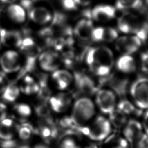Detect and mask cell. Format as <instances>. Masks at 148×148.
Here are the masks:
<instances>
[{
  "label": "cell",
  "mask_w": 148,
  "mask_h": 148,
  "mask_svg": "<svg viewBox=\"0 0 148 148\" xmlns=\"http://www.w3.org/2000/svg\"><path fill=\"white\" fill-rule=\"evenodd\" d=\"M42 78L39 84V90L38 92V97L43 103H46L50 99L51 92L48 87L46 77H43Z\"/></svg>",
  "instance_id": "obj_20"
},
{
  "label": "cell",
  "mask_w": 148,
  "mask_h": 148,
  "mask_svg": "<svg viewBox=\"0 0 148 148\" xmlns=\"http://www.w3.org/2000/svg\"><path fill=\"white\" fill-rule=\"evenodd\" d=\"M28 9V17L33 22L40 25H45L51 21L53 16L45 7L31 6Z\"/></svg>",
  "instance_id": "obj_11"
},
{
  "label": "cell",
  "mask_w": 148,
  "mask_h": 148,
  "mask_svg": "<svg viewBox=\"0 0 148 148\" xmlns=\"http://www.w3.org/2000/svg\"><path fill=\"white\" fill-rule=\"evenodd\" d=\"M7 15L12 21L18 24L24 23L26 19V11L21 5L10 4L7 9Z\"/></svg>",
  "instance_id": "obj_16"
},
{
  "label": "cell",
  "mask_w": 148,
  "mask_h": 148,
  "mask_svg": "<svg viewBox=\"0 0 148 148\" xmlns=\"http://www.w3.org/2000/svg\"><path fill=\"white\" fill-rule=\"evenodd\" d=\"M130 93L136 106L140 109L148 108V78L136 79L131 86Z\"/></svg>",
  "instance_id": "obj_4"
},
{
  "label": "cell",
  "mask_w": 148,
  "mask_h": 148,
  "mask_svg": "<svg viewBox=\"0 0 148 148\" xmlns=\"http://www.w3.org/2000/svg\"><path fill=\"white\" fill-rule=\"evenodd\" d=\"M143 126L145 132H146V134L148 135V111L145 114Z\"/></svg>",
  "instance_id": "obj_36"
},
{
  "label": "cell",
  "mask_w": 148,
  "mask_h": 148,
  "mask_svg": "<svg viewBox=\"0 0 148 148\" xmlns=\"http://www.w3.org/2000/svg\"><path fill=\"white\" fill-rule=\"evenodd\" d=\"M38 62L42 69L47 71H54L58 69L59 57L55 52L46 51L39 54Z\"/></svg>",
  "instance_id": "obj_10"
},
{
  "label": "cell",
  "mask_w": 148,
  "mask_h": 148,
  "mask_svg": "<svg viewBox=\"0 0 148 148\" xmlns=\"http://www.w3.org/2000/svg\"><path fill=\"white\" fill-rule=\"evenodd\" d=\"M142 41L136 36H124L118 38L116 42V48L123 55L133 54L140 49Z\"/></svg>",
  "instance_id": "obj_7"
},
{
  "label": "cell",
  "mask_w": 148,
  "mask_h": 148,
  "mask_svg": "<svg viewBox=\"0 0 148 148\" xmlns=\"http://www.w3.org/2000/svg\"><path fill=\"white\" fill-rule=\"evenodd\" d=\"M48 146H47L43 144H38L36 145L34 147V148H48Z\"/></svg>",
  "instance_id": "obj_40"
},
{
  "label": "cell",
  "mask_w": 148,
  "mask_h": 148,
  "mask_svg": "<svg viewBox=\"0 0 148 148\" xmlns=\"http://www.w3.org/2000/svg\"><path fill=\"white\" fill-rule=\"evenodd\" d=\"M75 80L77 90L82 95H92L97 92V87L91 78L82 72L74 73Z\"/></svg>",
  "instance_id": "obj_8"
},
{
  "label": "cell",
  "mask_w": 148,
  "mask_h": 148,
  "mask_svg": "<svg viewBox=\"0 0 148 148\" xmlns=\"http://www.w3.org/2000/svg\"><path fill=\"white\" fill-rule=\"evenodd\" d=\"M142 126L138 121L130 120L127 122L123 130L124 138L129 143L134 144L144 134Z\"/></svg>",
  "instance_id": "obj_9"
},
{
  "label": "cell",
  "mask_w": 148,
  "mask_h": 148,
  "mask_svg": "<svg viewBox=\"0 0 148 148\" xmlns=\"http://www.w3.org/2000/svg\"><path fill=\"white\" fill-rule=\"evenodd\" d=\"M140 60L142 69L145 72L148 73V51L142 53Z\"/></svg>",
  "instance_id": "obj_34"
},
{
  "label": "cell",
  "mask_w": 148,
  "mask_h": 148,
  "mask_svg": "<svg viewBox=\"0 0 148 148\" xmlns=\"http://www.w3.org/2000/svg\"><path fill=\"white\" fill-rule=\"evenodd\" d=\"M91 15L94 20L100 22L106 21L111 19L107 14L104 6H96L92 10Z\"/></svg>",
  "instance_id": "obj_24"
},
{
  "label": "cell",
  "mask_w": 148,
  "mask_h": 148,
  "mask_svg": "<svg viewBox=\"0 0 148 148\" xmlns=\"http://www.w3.org/2000/svg\"><path fill=\"white\" fill-rule=\"evenodd\" d=\"M62 3L64 8L68 10H73L77 9L76 5L74 0H62Z\"/></svg>",
  "instance_id": "obj_33"
},
{
  "label": "cell",
  "mask_w": 148,
  "mask_h": 148,
  "mask_svg": "<svg viewBox=\"0 0 148 148\" xmlns=\"http://www.w3.org/2000/svg\"><path fill=\"white\" fill-rule=\"evenodd\" d=\"M49 101L52 110L57 113H61L66 110L70 103V99L67 95L62 94L50 97Z\"/></svg>",
  "instance_id": "obj_17"
},
{
  "label": "cell",
  "mask_w": 148,
  "mask_h": 148,
  "mask_svg": "<svg viewBox=\"0 0 148 148\" xmlns=\"http://www.w3.org/2000/svg\"><path fill=\"white\" fill-rule=\"evenodd\" d=\"M35 111L36 114L40 118H47L50 115V110L46 103L43 102L42 104L37 106L35 108Z\"/></svg>",
  "instance_id": "obj_29"
},
{
  "label": "cell",
  "mask_w": 148,
  "mask_h": 148,
  "mask_svg": "<svg viewBox=\"0 0 148 148\" xmlns=\"http://www.w3.org/2000/svg\"><path fill=\"white\" fill-rule=\"evenodd\" d=\"M39 90V84L36 82H31L30 84H25L22 88V90L25 94L33 95L38 94Z\"/></svg>",
  "instance_id": "obj_31"
},
{
  "label": "cell",
  "mask_w": 148,
  "mask_h": 148,
  "mask_svg": "<svg viewBox=\"0 0 148 148\" xmlns=\"http://www.w3.org/2000/svg\"><path fill=\"white\" fill-rule=\"evenodd\" d=\"M95 101L98 108L104 114L110 115L116 109V96L111 90H101L97 92Z\"/></svg>",
  "instance_id": "obj_5"
},
{
  "label": "cell",
  "mask_w": 148,
  "mask_h": 148,
  "mask_svg": "<svg viewBox=\"0 0 148 148\" xmlns=\"http://www.w3.org/2000/svg\"><path fill=\"white\" fill-rule=\"evenodd\" d=\"M13 138V128L0 124V139L3 140H10Z\"/></svg>",
  "instance_id": "obj_28"
},
{
  "label": "cell",
  "mask_w": 148,
  "mask_h": 148,
  "mask_svg": "<svg viewBox=\"0 0 148 148\" xmlns=\"http://www.w3.org/2000/svg\"><path fill=\"white\" fill-rule=\"evenodd\" d=\"M111 124L110 121L102 116L95 118L88 126H78L76 129L80 133L91 140L101 141L108 138L111 132Z\"/></svg>",
  "instance_id": "obj_2"
},
{
  "label": "cell",
  "mask_w": 148,
  "mask_h": 148,
  "mask_svg": "<svg viewBox=\"0 0 148 148\" xmlns=\"http://www.w3.org/2000/svg\"><path fill=\"white\" fill-rule=\"evenodd\" d=\"M118 70L125 73H131L136 69V64L132 57L129 55L121 56L116 63Z\"/></svg>",
  "instance_id": "obj_18"
},
{
  "label": "cell",
  "mask_w": 148,
  "mask_h": 148,
  "mask_svg": "<svg viewBox=\"0 0 148 148\" xmlns=\"http://www.w3.org/2000/svg\"><path fill=\"white\" fill-rule=\"evenodd\" d=\"M95 114V106L90 99L86 97L78 99L73 107L71 118L78 126H84Z\"/></svg>",
  "instance_id": "obj_3"
},
{
  "label": "cell",
  "mask_w": 148,
  "mask_h": 148,
  "mask_svg": "<svg viewBox=\"0 0 148 148\" xmlns=\"http://www.w3.org/2000/svg\"><path fill=\"white\" fill-rule=\"evenodd\" d=\"M110 116L112 122L117 127L122 126L126 123V115L120 112L118 109L117 110L115 109L114 112L110 115Z\"/></svg>",
  "instance_id": "obj_26"
},
{
  "label": "cell",
  "mask_w": 148,
  "mask_h": 148,
  "mask_svg": "<svg viewBox=\"0 0 148 148\" xmlns=\"http://www.w3.org/2000/svg\"><path fill=\"white\" fill-rule=\"evenodd\" d=\"M77 146H78V145L74 138L69 136H66L63 138L59 144L60 148H73Z\"/></svg>",
  "instance_id": "obj_32"
},
{
  "label": "cell",
  "mask_w": 148,
  "mask_h": 148,
  "mask_svg": "<svg viewBox=\"0 0 148 148\" xmlns=\"http://www.w3.org/2000/svg\"><path fill=\"white\" fill-rule=\"evenodd\" d=\"M7 107L6 105L0 102V122L7 117Z\"/></svg>",
  "instance_id": "obj_35"
},
{
  "label": "cell",
  "mask_w": 148,
  "mask_h": 148,
  "mask_svg": "<svg viewBox=\"0 0 148 148\" xmlns=\"http://www.w3.org/2000/svg\"><path fill=\"white\" fill-rule=\"evenodd\" d=\"M0 66L6 73H11L20 68V57L18 52L8 50L0 56Z\"/></svg>",
  "instance_id": "obj_6"
},
{
  "label": "cell",
  "mask_w": 148,
  "mask_h": 148,
  "mask_svg": "<svg viewBox=\"0 0 148 148\" xmlns=\"http://www.w3.org/2000/svg\"><path fill=\"white\" fill-rule=\"evenodd\" d=\"M77 5L87 6L90 3V0H74Z\"/></svg>",
  "instance_id": "obj_37"
},
{
  "label": "cell",
  "mask_w": 148,
  "mask_h": 148,
  "mask_svg": "<svg viewBox=\"0 0 148 148\" xmlns=\"http://www.w3.org/2000/svg\"><path fill=\"white\" fill-rule=\"evenodd\" d=\"M34 130L28 124L21 125L18 128V136L19 138L22 140H28L31 138Z\"/></svg>",
  "instance_id": "obj_25"
},
{
  "label": "cell",
  "mask_w": 148,
  "mask_h": 148,
  "mask_svg": "<svg viewBox=\"0 0 148 148\" xmlns=\"http://www.w3.org/2000/svg\"><path fill=\"white\" fill-rule=\"evenodd\" d=\"M117 38V32L111 27L94 28L91 36V40L96 42H112Z\"/></svg>",
  "instance_id": "obj_13"
},
{
  "label": "cell",
  "mask_w": 148,
  "mask_h": 148,
  "mask_svg": "<svg viewBox=\"0 0 148 148\" xmlns=\"http://www.w3.org/2000/svg\"><path fill=\"white\" fill-rule=\"evenodd\" d=\"M110 146L109 148H129V144L125 138H117L111 140Z\"/></svg>",
  "instance_id": "obj_30"
},
{
  "label": "cell",
  "mask_w": 148,
  "mask_h": 148,
  "mask_svg": "<svg viewBox=\"0 0 148 148\" xmlns=\"http://www.w3.org/2000/svg\"><path fill=\"white\" fill-rule=\"evenodd\" d=\"M52 77L60 90L68 88L74 80L73 75L68 70L57 69L52 73Z\"/></svg>",
  "instance_id": "obj_14"
},
{
  "label": "cell",
  "mask_w": 148,
  "mask_h": 148,
  "mask_svg": "<svg viewBox=\"0 0 148 148\" xmlns=\"http://www.w3.org/2000/svg\"><path fill=\"white\" fill-rule=\"evenodd\" d=\"M86 62L94 74L98 76H105L110 74L114 65V55L108 47H95L88 50Z\"/></svg>",
  "instance_id": "obj_1"
},
{
  "label": "cell",
  "mask_w": 148,
  "mask_h": 148,
  "mask_svg": "<svg viewBox=\"0 0 148 148\" xmlns=\"http://www.w3.org/2000/svg\"><path fill=\"white\" fill-rule=\"evenodd\" d=\"M117 108L119 111L125 115L138 114V110L136 107L127 100H121L118 103Z\"/></svg>",
  "instance_id": "obj_21"
},
{
  "label": "cell",
  "mask_w": 148,
  "mask_h": 148,
  "mask_svg": "<svg viewBox=\"0 0 148 148\" xmlns=\"http://www.w3.org/2000/svg\"><path fill=\"white\" fill-rule=\"evenodd\" d=\"M20 88L14 84L7 86L3 90L2 98L6 102L12 103L18 98L20 95Z\"/></svg>",
  "instance_id": "obj_19"
},
{
  "label": "cell",
  "mask_w": 148,
  "mask_h": 148,
  "mask_svg": "<svg viewBox=\"0 0 148 148\" xmlns=\"http://www.w3.org/2000/svg\"></svg>",
  "instance_id": "obj_42"
},
{
  "label": "cell",
  "mask_w": 148,
  "mask_h": 148,
  "mask_svg": "<svg viewBox=\"0 0 148 148\" xmlns=\"http://www.w3.org/2000/svg\"><path fill=\"white\" fill-rule=\"evenodd\" d=\"M147 3H148V0H147Z\"/></svg>",
  "instance_id": "obj_41"
},
{
  "label": "cell",
  "mask_w": 148,
  "mask_h": 148,
  "mask_svg": "<svg viewBox=\"0 0 148 148\" xmlns=\"http://www.w3.org/2000/svg\"><path fill=\"white\" fill-rule=\"evenodd\" d=\"M4 78L2 75H0V90H2L3 86H4Z\"/></svg>",
  "instance_id": "obj_39"
},
{
  "label": "cell",
  "mask_w": 148,
  "mask_h": 148,
  "mask_svg": "<svg viewBox=\"0 0 148 148\" xmlns=\"http://www.w3.org/2000/svg\"><path fill=\"white\" fill-rule=\"evenodd\" d=\"M93 29L92 21L90 19H82L77 23L74 33L78 38L82 40H87L91 38Z\"/></svg>",
  "instance_id": "obj_15"
},
{
  "label": "cell",
  "mask_w": 148,
  "mask_h": 148,
  "mask_svg": "<svg viewBox=\"0 0 148 148\" xmlns=\"http://www.w3.org/2000/svg\"><path fill=\"white\" fill-rule=\"evenodd\" d=\"M14 109L18 115L24 118L30 116L32 112V110L30 106L25 103L17 104L15 106Z\"/></svg>",
  "instance_id": "obj_27"
},
{
  "label": "cell",
  "mask_w": 148,
  "mask_h": 148,
  "mask_svg": "<svg viewBox=\"0 0 148 148\" xmlns=\"http://www.w3.org/2000/svg\"><path fill=\"white\" fill-rule=\"evenodd\" d=\"M142 5V0H117L116 3L117 8L121 10L128 8L139 9Z\"/></svg>",
  "instance_id": "obj_23"
},
{
  "label": "cell",
  "mask_w": 148,
  "mask_h": 148,
  "mask_svg": "<svg viewBox=\"0 0 148 148\" xmlns=\"http://www.w3.org/2000/svg\"><path fill=\"white\" fill-rule=\"evenodd\" d=\"M1 2L5 4H14L18 0H0Z\"/></svg>",
  "instance_id": "obj_38"
},
{
  "label": "cell",
  "mask_w": 148,
  "mask_h": 148,
  "mask_svg": "<svg viewBox=\"0 0 148 148\" xmlns=\"http://www.w3.org/2000/svg\"><path fill=\"white\" fill-rule=\"evenodd\" d=\"M22 38L23 37L19 32L0 28V42L5 46L19 48Z\"/></svg>",
  "instance_id": "obj_12"
},
{
  "label": "cell",
  "mask_w": 148,
  "mask_h": 148,
  "mask_svg": "<svg viewBox=\"0 0 148 148\" xmlns=\"http://www.w3.org/2000/svg\"><path fill=\"white\" fill-rule=\"evenodd\" d=\"M110 86L118 95L122 96L125 93L127 87V81L117 78H112L109 81Z\"/></svg>",
  "instance_id": "obj_22"
}]
</instances>
